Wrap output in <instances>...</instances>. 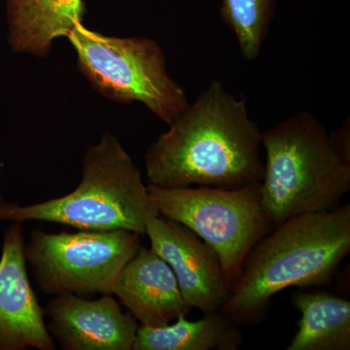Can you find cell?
I'll return each mask as SVG.
<instances>
[{
  "mask_svg": "<svg viewBox=\"0 0 350 350\" xmlns=\"http://www.w3.org/2000/svg\"><path fill=\"white\" fill-rule=\"evenodd\" d=\"M83 0H8L9 45L14 52L46 57L53 41L82 24Z\"/></svg>",
  "mask_w": 350,
  "mask_h": 350,
  "instance_id": "7c38bea8",
  "label": "cell"
},
{
  "mask_svg": "<svg viewBox=\"0 0 350 350\" xmlns=\"http://www.w3.org/2000/svg\"><path fill=\"white\" fill-rule=\"evenodd\" d=\"M145 234L152 250L170 265L191 310L211 313L223 308L231 286L208 244L185 226L161 215L148 221Z\"/></svg>",
  "mask_w": 350,
  "mask_h": 350,
  "instance_id": "ba28073f",
  "label": "cell"
},
{
  "mask_svg": "<svg viewBox=\"0 0 350 350\" xmlns=\"http://www.w3.org/2000/svg\"><path fill=\"white\" fill-rule=\"evenodd\" d=\"M147 187L160 215L185 226L215 251L230 286L253 247L275 229L262 202L261 182L234 189Z\"/></svg>",
  "mask_w": 350,
  "mask_h": 350,
  "instance_id": "8992f818",
  "label": "cell"
},
{
  "mask_svg": "<svg viewBox=\"0 0 350 350\" xmlns=\"http://www.w3.org/2000/svg\"><path fill=\"white\" fill-rule=\"evenodd\" d=\"M237 325L220 310L195 321L180 315L167 325L138 326L133 350H237L243 342Z\"/></svg>",
  "mask_w": 350,
  "mask_h": 350,
  "instance_id": "4fadbf2b",
  "label": "cell"
},
{
  "mask_svg": "<svg viewBox=\"0 0 350 350\" xmlns=\"http://www.w3.org/2000/svg\"><path fill=\"white\" fill-rule=\"evenodd\" d=\"M301 319L287 350H349L350 301L325 291L295 295Z\"/></svg>",
  "mask_w": 350,
  "mask_h": 350,
  "instance_id": "5bb4252c",
  "label": "cell"
},
{
  "mask_svg": "<svg viewBox=\"0 0 350 350\" xmlns=\"http://www.w3.org/2000/svg\"><path fill=\"white\" fill-rule=\"evenodd\" d=\"M261 192L273 226L340 206L350 191V161L312 113L301 111L262 133Z\"/></svg>",
  "mask_w": 350,
  "mask_h": 350,
  "instance_id": "277c9868",
  "label": "cell"
},
{
  "mask_svg": "<svg viewBox=\"0 0 350 350\" xmlns=\"http://www.w3.org/2000/svg\"><path fill=\"white\" fill-rule=\"evenodd\" d=\"M140 246V234L125 230L59 234L34 230L25 255L43 293L113 295L119 273Z\"/></svg>",
  "mask_w": 350,
  "mask_h": 350,
  "instance_id": "52a82bcc",
  "label": "cell"
},
{
  "mask_svg": "<svg viewBox=\"0 0 350 350\" xmlns=\"http://www.w3.org/2000/svg\"><path fill=\"white\" fill-rule=\"evenodd\" d=\"M349 252V204L288 219L251 250L220 312L236 324L260 321L282 290L330 283Z\"/></svg>",
  "mask_w": 350,
  "mask_h": 350,
  "instance_id": "7a4b0ae2",
  "label": "cell"
},
{
  "mask_svg": "<svg viewBox=\"0 0 350 350\" xmlns=\"http://www.w3.org/2000/svg\"><path fill=\"white\" fill-rule=\"evenodd\" d=\"M349 120L345 121L344 125L338 129L337 131L331 133L330 137L337 150L340 152V155L350 161V133H349Z\"/></svg>",
  "mask_w": 350,
  "mask_h": 350,
  "instance_id": "2e32d148",
  "label": "cell"
},
{
  "mask_svg": "<svg viewBox=\"0 0 350 350\" xmlns=\"http://www.w3.org/2000/svg\"><path fill=\"white\" fill-rule=\"evenodd\" d=\"M48 330L64 350H133L138 329L135 317L122 312L113 295L86 300L57 295L44 308Z\"/></svg>",
  "mask_w": 350,
  "mask_h": 350,
  "instance_id": "30bf717a",
  "label": "cell"
},
{
  "mask_svg": "<svg viewBox=\"0 0 350 350\" xmlns=\"http://www.w3.org/2000/svg\"><path fill=\"white\" fill-rule=\"evenodd\" d=\"M157 216L160 211L139 170L110 133L88 148L82 180L72 192L29 206L0 200V220L56 223L82 231L125 230L144 236Z\"/></svg>",
  "mask_w": 350,
  "mask_h": 350,
  "instance_id": "3957f363",
  "label": "cell"
},
{
  "mask_svg": "<svg viewBox=\"0 0 350 350\" xmlns=\"http://www.w3.org/2000/svg\"><path fill=\"white\" fill-rule=\"evenodd\" d=\"M262 131L245 101L213 81L145 156L149 184L234 189L261 182Z\"/></svg>",
  "mask_w": 350,
  "mask_h": 350,
  "instance_id": "6da1fadb",
  "label": "cell"
},
{
  "mask_svg": "<svg viewBox=\"0 0 350 350\" xmlns=\"http://www.w3.org/2000/svg\"><path fill=\"white\" fill-rule=\"evenodd\" d=\"M66 38L78 68L94 90L119 103H142L170 126L190 105L185 91L170 77L159 44L144 38L107 36L75 25Z\"/></svg>",
  "mask_w": 350,
  "mask_h": 350,
  "instance_id": "5b68a950",
  "label": "cell"
},
{
  "mask_svg": "<svg viewBox=\"0 0 350 350\" xmlns=\"http://www.w3.org/2000/svg\"><path fill=\"white\" fill-rule=\"evenodd\" d=\"M22 223L4 232L0 257V350H55L27 269Z\"/></svg>",
  "mask_w": 350,
  "mask_h": 350,
  "instance_id": "9c48e42d",
  "label": "cell"
},
{
  "mask_svg": "<svg viewBox=\"0 0 350 350\" xmlns=\"http://www.w3.org/2000/svg\"><path fill=\"white\" fill-rule=\"evenodd\" d=\"M220 13L236 36L243 59H257L273 19V0H222Z\"/></svg>",
  "mask_w": 350,
  "mask_h": 350,
  "instance_id": "9a60e30c",
  "label": "cell"
},
{
  "mask_svg": "<svg viewBox=\"0 0 350 350\" xmlns=\"http://www.w3.org/2000/svg\"><path fill=\"white\" fill-rule=\"evenodd\" d=\"M113 295L140 325H167L192 310L170 265L151 247L142 245L119 273Z\"/></svg>",
  "mask_w": 350,
  "mask_h": 350,
  "instance_id": "8fae6325",
  "label": "cell"
}]
</instances>
